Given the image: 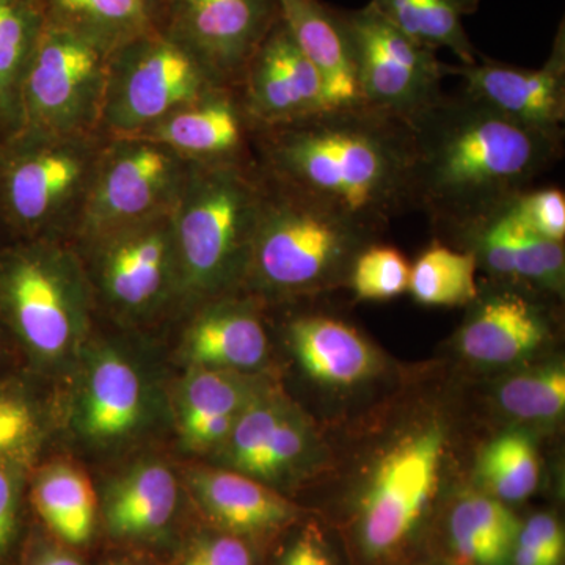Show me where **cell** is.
<instances>
[{"mask_svg":"<svg viewBox=\"0 0 565 565\" xmlns=\"http://www.w3.org/2000/svg\"><path fill=\"white\" fill-rule=\"evenodd\" d=\"M264 177L379 233L412 207L411 126L366 106L255 128Z\"/></svg>","mask_w":565,"mask_h":565,"instance_id":"obj_1","label":"cell"},{"mask_svg":"<svg viewBox=\"0 0 565 565\" xmlns=\"http://www.w3.org/2000/svg\"><path fill=\"white\" fill-rule=\"evenodd\" d=\"M408 126L412 207L445 230L526 191L563 152L564 137L512 120L463 92L441 96Z\"/></svg>","mask_w":565,"mask_h":565,"instance_id":"obj_2","label":"cell"},{"mask_svg":"<svg viewBox=\"0 0 565 565\" xmlns=\"http://www.w3.org/2000/svg\"><path fill=\"white\" fill-rule=\"evenodd\" d=\"M252 162H192L170 207L180 302L200 307L244 289L262 206Z\"/></svg>","mask_w":565,"mask_h":565,"instance_id":"obj_3","label":"cell"},{"mask_svg":"<svg viewBox=\"0 0 565 565\" xmlns=\"http://www.w3.org/2000/svg\"><path fill=\"white\" fill-rule=\"evenodd\" d=\"M262 180L244 289L282 299L348 282L353 259L377 233L263 173Z\"/></svg>","mask_w":565,"mask_h":565,"instance_id":"obj_4","label":"cell"},{"mask_svg":"<svg viewBox=\"0 0 565 565\" xmlns=\"http://www.w3.org/2000/svg\"><path fill=\"white\" fill-rule=\"evenodd\" d=\"M92 296L79 252L68 241L0 245V323L40 359H62L79 345Z\"/></svg>","mask_w":565,"mask_h":565,"instance_id":"obj_5","label":"cell"},{"mask_svg":"<svg viewBox=\"0 0 565 565\" xmlns=\"http://www.w3.org/2000/svg\"><path fill=\"white\" fill-rule=\"evenodd\" d=\"M106 136L18 134L0 143V223L9 239H68Z\"/></svg>","mask_w":565,"mask_h":565,"instance_id":"obj_6","label":"cell"},{"mask_svg":"<svg viewBox=\"0 0 565 565\" xmlns=\"http://www.w3.org/2000/svg\"><path fill=\"white\" fill-rule=\"evenodd\" d=\"M222 87L195 54L159 25L111 52L99 131L136 136Z\"/></svg>","mask_w":565,"mask_h":565,"instance_id":"obj_7","label":"cell"},{"mask_svg":"<svg viewBox=\"0 0 565 565\" xmlns=\"http://www.w3.org/2000/svg\"><path fill=\"white\" fill-rule=\"evenodd\" d=\"M109 57L95 41L46 20L22 82L18 134H102Z\"/></svg>","mask_w":565,"mask_h":565,"instance_id":"obj_8","label":"cell"},{"mask_svg":"<svg viewBox=\"0 0 565 565\" xmlns=\"http://www.w3.org/2000/svg\"><path fill=\"white\" fill-rule=\"evenodd\" d=\"M191 161L139 137H106L79 218L77 243L172 207Z\"/></svg>","mask_w":565,"mask_h":565,"instance_id":"obj_9","label":"cell"},{"mask_svg":"<svg viewBox=\"0 0 565 565\" xmlns=\"http://www.w3.org/2000/svg\"><path fill=\"white\" fill-rule=\"evenodd\" d=\"M351 36L363 106L411 122L445 95L437 52L408 39L371 3L341 10Z\"/></svg>","mask_w":565,"mask_h":565,"instance_id":"obj_10","label":"cell"},{"mask_svg":"<svg viewBox=\"0 0 565 565\" xmlns=\"http://www.w3.org/2000/svg\"><path fill=\"white\" fill-rule=\"evenodd\" d=\"M445 433L423 424L403 435L375 463L360 501V539L370 556H384L407 541L440 481Z\"/></svg>","mask_w":565,"mask_h":565,"instance_id":"obj_11","label":"cell"},{"mask_svg":"<svg viewBox=\"0 0 565 565\" xmlns=\"http://www.w3.org/2000/svg\"><path fill=\"white\" fill-rule=\"evenodd\" d=\"M96 289L114 310L145 316L180 300L170 210L79 243Z\"/></svg>","mask_w":565,"mask_h":565,"instance_id":"obj_12","label":"cell"},{"mask_svg":"<svg viewBox=\"0 0 565 565\" xmlns=\"http://www.w3.org/2000/svg\"><path fill=\"white\" fill-rule=\"evenodd\" d=\"M280 20L278 0H163V31L180 41L226 87Z\"/></svg>","mask_w":565,"mask_h":565,"instance_id":"obj_13","label":"cell"},{"mask_svg":"<svg viewBox=\"0 0 565 565\" xmlns=\"http://www.w3.org/2000/svg\"><path fill=\"white\" fill-rule=\"evenodd\" d=\"M445 76L463 81V93L512 120L564 137L565 25L561 22L552 51L537 70L481 58L473 65H446Z\"/></svg>","mask_w":565,"mask_h":565,"instance_id":"obj_14","label":"cell"},{"mask_svg":"<svg viewBox=\"0 0 565 565\" xmlns=\"http://www.w3.org/2000/svg\"><path fill=\"white\" fill-rule=\"evenodd\" d=\"M237 90L255 128H273L330 109L321 74L281 17L245 66Z\"/></svg>","mask_w":565,"mask_h":565,"instance_id":"obj_15","label":"cell"},{"mask_svg":"<svg viewBox=\"0 0 565 565\" xmlns=\"http://www.w3.org/2000/svg\"><path fill=\"white\" fill-rule=\"evenodd\" d=\"M315 438L302 414L262 390L239 416L221 451L228 470L278 484L296 478L313 457Z\"/></svg>","mask_w":565,"mask_h":565,"instance_id":"obj_16","label":"cell"},{"mask_svg":"<svg viewBox=\"0 0 565 565\" xmlns=\"http://www.w3.org/2000/svg\"><path fill=\"white\" fill-rule=\"evenodd\" d=\"M462 250L473 253L500 281L519 282L550 296H563L565 282L564 243H553L515 222L503 203L481 217L446 230Z\"/></svg>","mask_w":565,"mask_h":565,"instance_id":"obj_17","label":"cell"},{"mask_svg":"<svg viewBox=\"0 0 565 565\" xmlns=\"http://www.w3.org/2000/svg\"><path fill=\"white\" fill-rule=\"evenodd\" d=\"M255 126L239 90L222 87L185 104L136 136L154 141L191 162H252Z\"/></svg>","mask_w":565,"mask_h":565,"instance_id":"obj_18","label":"cell"},{"mask_svg":"<svg viewBox=\"0 0 565 565\" xmlns=\"http://www.w3.org/2000/svg\"><path fill=\"white\" fill-rule=\"evenodd\" d=\"M527 288L500 281L490 291L479 289L459 332V348L467 359L482 364H511L548 340V311L535 296L541 291L533 296Z\"/></svg>","mask_w":565,"mask_h":565,"instance_id":"obj_19","label":"cell"},{"mask_svg":"<svg viewBox=\"0 0 565 565\" xmlns=\"http://www.w3.org/2000/svg\"><path fill=\"white\" fill-rule=\"evenodd\" d=\"M255 300L233 294L196 307L182 345L192 366L236 373L262 366L269 338Z\"/></svg>","mask_w":565,"mask_h":565,"instance_id":"obj_20","label":"cell"},{"mask_svg":"<svg viewBox=\"0 0 565 565\" xmlns=\"http://www.w3.org/2000/svg\"><path fill=\"white\" fill-rule=\"evenodd\" d=\"M280 17L321 74L330 109L363 106L351 36L341 10L322 0H278Z\"/></svg>","mask_w":565,"mask_h":565,"instance_id":"obj_21","label":"cell"},{"mask_svg":"<svg viewBox=\"0 0 565 565\" xmlns=\"http://www.w3.org/2000/svg\"><path fill=\"white\" fill-rule=\"evenodd\" d=\"M286 333L297 362L318 384L348 388L363 384L381 367L374 345L332 316H297Z\"/></svg>","mask_w":565,"mask_h":565,"instance_id":"obj_22","label":"cell"},{"mask_svg":"<svg viewBox=\"0 0 565 565\" xmlns=\"http://www.w3.org/2000/svg\"><path fill=\"white\" fill-rule=\"evenodd\" d=\"M195 500L212 522L230 534L262 535L291 523L296 505L262 481L223 468H200L189 473Z\"/></svg>","mask_w":565,"mask_h":565,"instance_id":"obj_23","label":"cell"},{"mask_svg":"<svg viewBox=\"0 0 565 565\" xmlns=\"http://www.w3.org/2000/svg\"><path fill=\"white\" fill-rule=\"evenodd\" d=\"M259 392L262 388L244 373L192 366L178 397L182 444L193 452L221 449Z\"/></svg>","mask_w":565,"mask_h":565,"instance_id":"obj_24","label":"cell"},{"mask_svg":"<svg viewBox=\"0 0 565 565\" xmlns=\"http://www.w3.org/2000/svg\"><path fill=\"white\" fill-rule=\"evenodd\" d=\"M145 388L140 374L120 353H96L82 386L79 426L93 440H117L143 418Z\"/></svg>","mask_w":565,"mask_h":565,"instance_id":"obj_25","label":"cell"},{"mask_svg":"<svg viewBox=\"0 0 565 565\" xmlns=\"http://www.w3.org/2000/svg\"><path fill=\"white\" fill-rule=\"evenodd\" d=\"M178 503L177 478L159 462L137 465L110 487L106 522L115 537L150 539L172 522Z\"/></svg>","mask_w":565,"mask_h":565,"instance_id":"obj_26","label":"cell"},{"mask_svg":"<svg viewBox=\"0 0 565 565\" xmlns=\"http://www.w3.org/2000/svg\"><path fill=\"white\" fill-rule=\"evenodd\" d=\"M46 20L114 52L162 22L163 0H43Z\"/></svg>","mask_w":565,"mask_h":565,"instance_id":"obj_27","label":"cell"},{"mask_svg":"<svg viewBox=\"0 0 565 565\" xmlns=\"http://www.w3.org/2000/svg\"><path fill=\"white\" fill-rule=\"evenodd\" d=\"M46 22L43 0H0V140L21 129L25 71Z\"/></svg>","mask_w":565,"mask_h":565,"instance_id":"obj_28","label":"cell"},{"mask_svg":"<svg viewBox=\"0 0 565 565\" xmlns=\"http://www.w3.org/2000/svg\"><path fill=\"white\" fill-rule=\"evenodd\" d=\"M520 530L514 512L489 493L460 498L449 516L452 552L468 565H508Z\"/></svg>","mask_w":565,"mask_h":565,"instance_id":"obj_29","label":"cell"},{"mask_svg":"<svg viewBox=\"0 0 565 565\" xmlns=\"http://www.w3.org/2000/svg\"><path fill=\"white\" fill-rule=\"evenodd\" d=\"M482 0H371L386 21L427 50H448L460 65H473L481 54L463 28V18Z\"/></svg>","mask_w":565,"mask_h":565,"instance_id":"obj_30","label":"cell"},{"mask_svg":"<svg viewBox=\"0 0 565 565\" xmlns=\"http://www.w3.org/2000/svg\"><path fill=\"white\" fill-rule=\"evenodd\" d=\"M32 503L66 544L84 545L92 537L98 501L90 479L79 468L54 463L41 470L33 481Z\"/></svg>","mask_w":565,"mask_h":565,"instance_id":"obj_31","label":"cell"},{"mask_svg":"<svg viewBox=\"0 0 565 565\" xmlns=\"http://www.w3.org/2000/svg\"><path fill=\"white\" fill-rule=\"evenodd\" d=\"M473 253L433 243L411 267L408 292L424 307H462L478 297Z\"/></svg>","mask_w":565,"mask_h":565,"instance_id":"obj_32","label":"cell"},{"mask_svg":"<svg viewBox=\"0 0 565 565\" xmlns=\"http://www.w3.org/2000/svg\"><path fill=\"white\" fill-rule=\"evenodd\" d=\"M537 449L523 433H505L486 446L479 457L478 475L487 493L503 503L526 500L539 484Z\"/></svg>","mask_w":565,"mask_h":565,"instance_id":"obj_33","label":"cell"},{"mask_svg":"<svg viewBox=\"0 0 565 565\" xmlns=\"http://www.w3.org/2000/svg\"><path fill=\"white\" fill-rule=\"evenodd\" d=\"M498 405L522 422H550L565 408V373L559 364L535 367L505 379L498 388Z\"/></svg>","mask_w":565,"mask_h":565,"instance_id":"obj_34","label":"cell"},{"mask_svg":"<svg viewBox=\"0 0 565 565\" xmlns=\"http://www.w3.org/2000/svg\"><path fill=\"white\" fill-rule=\"evenodd\" d=\"M411 267L397 248L371 243L353 259L348 285L356 300L385 302L408 292Z\"/></svg>","mask_w":565,"mask_h":565,"instance_id":"obj_35","label":"cell"},{"mask_svg":"<svg viewBox=\"0 0 565 565\" xmlns=\"http://www.w3.org/2000/svg\"><path fill=\"white\" fill-rule=\"evenodd\" d=\"M508 214L531 233L553 241H565V195L561 189H526L503 203Z\"/></svg>","mask_w":565,"mask_h":565,"instance_id":"obj_36","label":"cell"},{"mask_svg":"<svg viewBox=\"0 0 565 565\" xmlns=\"http://www.w3.org/2000/svg\"><path fill=\"white\" fill-rule=\"evenodd\" d=\"M39 427V415L28 397L0 390V459L28 456Z\"/></svg>","mask_w":565,"mask_h":565,"instance_id":"obj_37","label":"cell"},{"mask_svg":"<svg viewBox=\"0 0 565 565\" xmlns=\"http://www.w3.org/2000/svg\"><path fill=\"white\" fill-rule=\"evenodd\" d=\"M25 462L28 456L0 459V561L9 555L20 526Z\"/></svg>","mask_w":565,"mask_h":565,"instance_id":"obj_38","label":"cell"},{"mask_svg":"<svg viewBox=\"0 0 565 565\" xmlns=\"http://www.w3.org/2000/svg\"><path fill=\"white\" fill-rule=\"evenodd\" d=\"M516 545L533 550L553 565H559L565 552L564 531L555 516L537 514L520 530Z\"/></svg>","mask_w":565,"mask_h":565,"instance_id":"obj_39","label":"cell"},{"mask_svg":"<svg viewBox=\"0 0 565 565\" xmlns=\"http://www.w3.org/2000/svg\"><path fill=\"white\" fill-rule=\"evenodd\" d=\"M182 565H253V559L248 546L228 534L199 542Z\"/></svg>","mask_w":565,"mask_h":565,"instance_id":"obj_40","label":"cell"},{"mask_svg":"<svg viewBox=\"0 0 565 565\" xmlns=\"http://www.w3.org/2000/svg\"><path fill=\"white\" fill-rule=\"evenodd\" d=\"M280 565H334V563L318 539L305 534L288 550Z\"/></svg>","mask_w":565,"mask_h":565,"instance_id":"obj_41","label":"cell"},{"mask_svg":"<svg viewBox=\"0 0 565 565\" xmlns=\"http://www.w3.org/2000/svg\"><path fill=\"white\" fill-rule=\"evenodd\" d=\"M29 565H82L76 557L61 550H44L36 555Z\"/></svg>","mask_w":565,"mask_h":565,"instance_id":"obj_42","label":"cell"},{"mask_svg":"<svg viewBox=\"0 0 565 565\" xmlns=\"http://www.w3.org/2000/svg\"><path fill=\"white\" fill-rule=\"evenodd\" d=\"M512 563H514V565H553L550 561H546L545 557L533 552V550L516 544L514 553H512Z\"/></svg>","mask_w":565,"mask_h":565,"instance_id":"obj_43","label":"cell"},{"mask_svg":"<svg viewBox=\"0 0 565 565\" xmlns=\"http://www.w3.org/2000/svg\"><path fill=\"white\" fill-rule=\"evenodd\" d=\"M7 241H10L9 237H7L6 230H3L2 223H0V245L3 243H7Z\"/></svg>","mask_w":565,"mask_h":565,"instance_id":"obj_44","label":"cell"},{"mask_svg":"<svg viewBox=\"0 0 565 565\" xmlns=\"http://www.w3.org/2000/svg\"><path fill=\"white\" fill-rule=\"evenodd\" d=\"M2 330L6 329H3L2 323H0V352H2Z\"/></svg>","mask_w":565,"mask_h":565,"instance_id":"obj_45","label":"cell"},{"mask_svg":"<svg viewBox=\"0 0 565 565\" xmlns=\"http://www.w3.org/2000/svg\"><path fill=\"white\" fill-rule=\"evenodd\" d=\"M0 143H2V140H0Z\"/></svg>","mask_w":565,"mask_h":565,"instance_id":"obj_46","label":"cell"}]
</instances>
